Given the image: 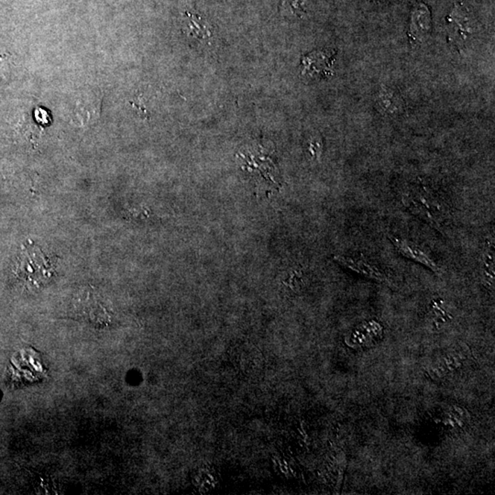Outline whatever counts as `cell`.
Instances as JSON below:
<instances>
[{
	"mask_svg": "<svg viewBox=\"0 0 495 495\" xmlns=\"http://www.w3.org/2000/svg\"><path fill=\"white\" fill-rule=\"evenodd\" d=\"M482 277L485 285L492 288L494 285V242L489 243L482 256Z\"/></svg>",
	"mask_w": 495,
	"mask_h": 495,
	"instance_id": "obj_9",
	"label": "cell"
},
{
	"mask_svg": "<svg viewBox=\"0 0 495 495\" xmlns=\"http://www.w3.org/2000/svg\"><path fill=\"white\" fill-rule=\"evenodd\" d=\"M334 260L341 265L342 267L348 269L351 272H356L367 279L373 280L374 282L385 283L386 286H394V281L385 274V271L378 267L371 260L362 256H336Z\"/></svg>",
	"mask_w": 495,
	"mask_h": 495,
	"instance_id": "obj_3",
	"label": "cell"
},
{
	"mask_svg": "<svg viewBox=\"0 0 495 495\" xmlns=\"http://www.w3.org/2000/svg\"><path fill=\"white\" fill-rule=\"evenodd\" d=\"M390 239L401 256L407 258V259L414 260L415 263H420V265L430 269L436 274H441V267H439L438 263L417 243L397 236H390Z\"/></svg>",
	"mask_w": 495,
	"mask_h": 495,
	"instance_id": "obj_4",
	"label": "cell"
},
{
	"mask_svg": "<svg viewBox=\"0 0 495 495\" xmlns=\"http://www.w3.org/2000/svg\"><path fill=\"white\" fill-rule=\"evenodd\" d=\"M98 104H101V98H99L98 96H95V93L84 92L83 96L76 103L75 116H76L77 119H81L83 120V122L89 121L90 119L93 118V116H98L91 110L101 113L99 108H91L89 107Z\"/></svg>",
	"mask_w": 495,
	"mask_h": 495,
	"instance_id": "obj_6",
	"label": "cell"
},
{
	"mask_svg": "<svg viewBox=\"0 0 495 495\" xmlns=\"http://www.w3.org/2000/svg\"><path fill=\"white\" fill-rule=\"evenodd\" d=\"M378 102L383 110L391 114L397 112L401 108L399 99L394 93L389 92V91H383V93H381Z\"/></svg>",
	"mask_w": 495,
	"mask_h": 495,
	"instance_id": "obj_10",
	"label": "cell"
},
{
	"mask_svg": "<svg viewBox=\"0 0 495 495\" xmlns=\"http://www.w3.org/2000/svg\"><path fill=\"white\" fill-rule=\"evenodd\" d=\"M184 27L190 36L198 40H209L212 37V28L203 17L186 13Z\"/></svg>",
	"mask_w": 495,
	"mask_h": 495,
	"instance_id": "obj_5",
	"label": "cell"
},
{
	"mask_svg": "<svg viewBox=\"0 0 495 495\" xmlns=\"http://www.w3.org/2000/svg\"><path fill=\"white\" fill-rule=\"evenodd\" d=\"M57 263L43 253L36 243L29 240L22 246L13 272L16 279L27 288H42L54 278Z\"/></svg>",
	"mask_w": 495,
	"mask_h": 495,
	"instance_id": "obj_1",
	"label": "cell"
},
{
	"mask_svg": "<svg viewBox=\"0 0 495 495\" xmlns=\"http://www.w3.org/2000/svg\"><path fill=\"white\" fill-rule=\"evenodd\" d=\"M403 204L418 218L447 235L452 227V218L446 203L433 190L418 186L402 196Z\"/></svg>",
	"mask_w": 495,
	"mask_h": 495,
	"instance_id": "obj_2",
	"label": "cell"
},
{
	"mask_svg": "<svg viewBox=\"0 0 495 495\" xmlns=\"http://www.w3.org/2000/svg\"><path fill=\"white\" fill-rule=\"evenodd\" d=\"M459 15V14H458ZM453 31L452 38L453 43L456 46L464 45V43L470 39L471 34H473L474 27L471 25V20L468 17H462L457 14H454L452 17Z\"/></svg>",
	"mask_w": 495,
	"mask_h": 495,
	"instance_id": "obj_7",
	"label": "cell"
},
{
	"mask_svg": "<svg viewBox=\"0 0 495 495\" xmlns=\"http://www.w3.org/2000/svg\"><path fill=\"white\" fill-rule=\"evenodd\" d=\"M330 61H331L330 55L327 57V54H325L323 52H315V54H309V57H304L303 64L304 70L307 72L327 74V71H330Z\"/></svg>",
	"mask_w": 495,
	"mask_h": 495,
	"instance_id": "obj_8",
	"label": "cell"
}]
</instances>
